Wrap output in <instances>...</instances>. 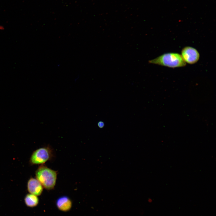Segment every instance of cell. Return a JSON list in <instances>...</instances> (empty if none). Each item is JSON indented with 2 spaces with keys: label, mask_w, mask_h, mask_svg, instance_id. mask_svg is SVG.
<instances>
[{
  "label": "cell",
  "mask_w": 216,
  "mask_h": 216,
  "mask_svg": "<svg viewBox=\"0 0 216 216\" xmlns=\"http://www.w3.org/2000/svg\"><path fill=\"white\" fill-rule=\"evenodd\" d=\"M35 175L36 179L45 189L50 190L54 188L57 178L56 171L42 165L36 171Z\"/></svg>",
  "instance_id": "obj_1"
},
{
  "label": "cell",
  "mask_w": 216,
  "mask_h": 216,
  "mask_svg": "<svg viewBox=\"0 0 216 216\" xmlns=\"http://www.w3.org/2000/svg\"><path fill=\"white\" fill-rule=\"evenodd\" d=\"M149 62L172 68L183 67L186 65L181 55L172 52L164 54L149 60Z\"/></svg>",
  "instance_id": "obj_2"
},
{
  "label": "cell",
  "mask_w": 216,
  "mask_h": 216,
  "mask_svg": "<svg viewBox=\"0 0 216 216\" xmlns=\"http://www.w3.org/2000/svg\"><path fill=\"white\" fill-rule=\"evenodd\" d=\"M52 156V152L50 148L41 147L33 152L30 158V161L34 164H43L50 160Z\"/></svg>",
  "instance_id": "obj_3"
},
{
  "label": "cell",
  "mask_w": 216,
  "mask_h": 216,
  "mask_svg": "<svg viewBox=\"0 0 216 216\" xmlns=\"http://www.w3.org/2000/svg\"><path fill=\"white\" fill-rule=\"evenodd\" d=\"M181 55L185 62L190 64L196 63L200 57L198 51L195 48L189 46L182 49Z\"/></svg>",
  "instance_id": "obj_4"
},
{
  "label": "cell",
  "mask_w": 216,
  "mask_h": 216,
  "mask_svg": "<svg viewBox=\"0 0 216 216\" xmlns=\"http://www.w3.org/2000/svg\"><path fill=\"white\" fill-rule=\"evenodd\" d=\"M27 189L30 194L37 196L40 195L43 191V187L41 183L36 178H33L28 182Z\"/></svg>",
  "instance_id": "obj_5"
},
{
  "label": "cell",
  "mask_w": 216,
  "mask_h": 216,
  "mask_svg": "<svg viewBox=\"0 0 216 216\" xmlns=\"http://www.w3.org/2000/svg\"><path fill=\"white\" fill-rule=\"evenodd\" d=\"M56 206L58 209L63 212L70 210L72 206V202L68 196H65L60 197L56 202Z\"/></svg>",
  "instance_id": "obj_6"
},
{
  "label": "cell",
  "mask_w": 216,
  "mask_h": 216,
  "mask_svg": "<svg viewBox=\"0 0 216 216\" xmlns=\"http://www.w3.org/2000/svg\"><path fill=\"white\" fill-rule=\"evenodd\" d=\"M24 200L26 205L31 207L36 206L39 203V199L37 196L31 194H27Z\"/></svg>",
  "instance_id": "obj_7"
},
{
  "label": "cell",
  "mask_w": 216,
  "mask_h": 216,
  "mask_svg": "<svg viewBox=\"0 0 216 216\" xmlns=\"http://www.w3.org/2000/svg\"><path fill=\"white\" fill-rule=\"evenodd\" d=\"M103 123L102 122H99L98 123V126L100 127H102L103 126Z\"/></svg>",
  "instance_id": "obj_8"
}]
</instances>
